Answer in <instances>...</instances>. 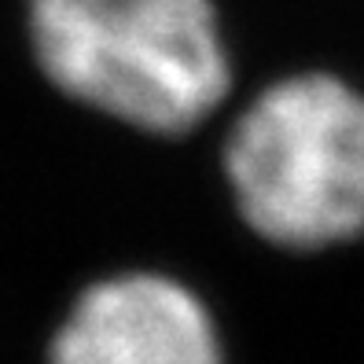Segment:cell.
Listing matches in <instances>:
<instances>
[{"instance_id": "1", "label": "cell", "mask_w": 364, "mask_h": 364, "mask_svg": "<svg viewBox=\"0 0 364 364\" xmlns=\"http://www.w3.org/2000/svg\"><path fill=\"white\" fill-rule=\"evenodd\" d=\"M26 30L55 92L136 136H196L240 81L218 0H26Z\"/></svg>"}, {"instance_id": "2", "label": "cell", "mask_w": 364, "mask_h": 364, "mask_svg": "<svg viewBox=\"0 0 364 364\" xmlns=\"http://www.w3.org/2000/svg\"><path fill=\"white\" fill-rule=\"evenodd\" d=\"M240 225L291 254L364 240V89L328 67L258 85L218 144Z\"/></svg>"}, {"instance_id": "3", "label": "cell", "mask_w": 364, "mask_h": 364, "mask_svg": "<svg viewBox=\"0 0 364 364\" xmlns=\"http://www.w3.org/2000/svg\"><path fill=\"white\" fill-rule=\"evenodd\" d=\"M52 364H225L206 302L166 272L89 284L52 342Z\"/></svg>"}]
</instances>
